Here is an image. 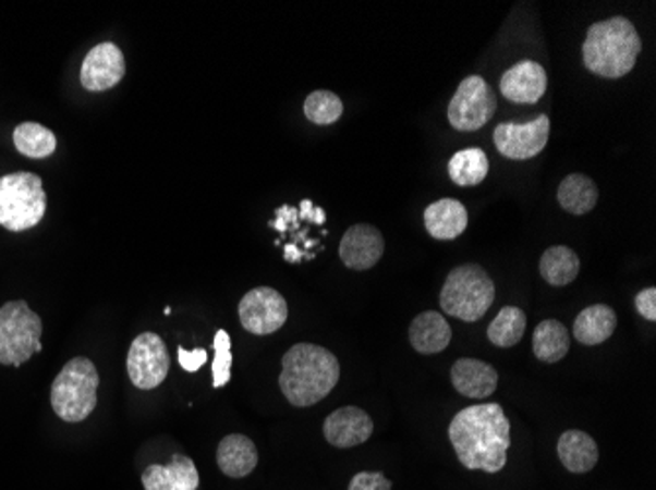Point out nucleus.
<instances>
[{"mask_svg": "<svg viewBox=\"0 0 656 490\" xmlns=\"http://www.w3.org/2000/svg\"><path fill=\"white\" fill-rule=\"evenodd\" d=\"M323 433L330 445L349 450L366 443L372 438L374 421L368 412L356 406H344L328 416L323 426Z\"/></svg>", "mask_w": 656, "mask_h": 490, "instance_id": "nucleus-14", "label": "nucleus"}, {"mask_svg": "<svg viewBox=\"0 0 656 490\" xmlns=\"http://www.w3.org/2000/svg\"><path fill=\"white\" fill-rule=\"evenodd\" d=\"M558 460L570 473H587L594 469L599 460L597 443L590 433L582 430H567L558 440Z\"/></svg>", "mask_w": 656, "mask_h": 490, "instance_id": "nucleus-20", "label": "nucleus"}, {"mask_svg": "<svg viewBox=\"0 0 656 490\" xmlns=\"http://www.w3.org/2000/svg\"><path fill=\"white\" fill-rule=\"evenodd\" d=\"M617 328V316L607 304L587 306L574 320V338L584 345L607 342Z\"/></svg>", "mask_w": 656, "mask_h": 490, "instance_id": "nucleus-21", "label": "nucleus"}, {"mask_svg": "<svg viewBox=\"0 0 656 490\" xmlns=\"http://www.w3.org/2000/svg\"><path fill=\"white\" fill-rule=\"evenodd\" d=\"M527 316L518 306H506L487 328V340L498 347H513L523 340Z\"/></svg>", "mask_w": 656, "mask_h": 490, "instance_id": "nucleus-27", "label": "nucleus"}, {"mask_svg": "<svg viewBox=\"0 0 656 490\" xmlns=\"http://www.w3.org/2000/svg\"><path fill=\"white\" fill-rule=\"evenodd\" d=\"M99 371L87 357H75L63 365L51 384V406L61 420L80 424L97 406Z\"/></svg>", "mask_w": 656, "mask_h": 490, "instance_id": "nucleus-5", "label": "nucleus"}, {"mask_svg": "<svg viewBox=\"0 0 656 490\" xmlns=\"http://www.w3.org/2000/svg\"><path fill=\"white\" fill-rule=\"evenodd\" d=\"M46 191L40 176L19 171L0 176V225L11 232H24L41 222L46 215Z\"/></svg>", "mask_w": 656, "mask_h": 490, "instance_id": "nucleus-6", "label": "nucleus"}, {"mask_svg": "<svg viewBox=\"0 0 656 490\" xmlns=\"http://www.w3.org/2000/svg\"><path fill=\"white\" fill-rule=\"evenodd\" d=\"M41 352V318L24 301L0 306V365L21 367Z\"/></svg>", "mask_w": 656, "mask_h": 490, "instance_id": "nucleus-7", "label": "nucleus"}, {"mask_svg": "<svg viewBox=\"0 0 656 490\" xmlns=\"http://www.w3.org/2000/svg\"><path fill=\"white\" fill-rule=\"evenodd\" d=\"M313 212H315V206H313L311 200H303L301 206H299V218H303V220H305V218L313 220Z\"/></svg>", "mask_w": 656, "mask_h": 490, "instance_id": "nucleus-36", "label": "nucleus"}, {"mask_svg": "<svg viewBox=\"0 0 656 490\" xmlns=\"http://www.w3.org/2000/svg\"><path fill=\"white\" fill-rule=\"evenodd\" d=\"M286 259H288L289 264H293V261H299V259H301V252H299L295 245H288V247H286Z\"/></svg>", "mask_w": 656, "mask_h": 490, "instance_id": "nucleus-37", "label": "nucleus"}, {"mask_svg": "<svg viewBox=\"0 0 656 490\" xmlns=\"http://www.w3.org/2000/svg\"><path fill=\"white\" fill-rule=\"evenodd\" d=\"M489 173L486 151L479 147H467L458 151L448 163V175L458 186H476Z\"/></svg>", "mask_w": 656, "mask_h": 490, "instance_id": "nucleus-25", "label": "nucleus"}, {"mask_svg": "<svg viewBox=\"0 0 656 490\" xmlns=\"http://www.w3.org/2000/svg\"><path fill=\"white\" fill-rule=\"evenodd\" d=\"M126 75L124 56L117 44L102 41L90 49L81 65V85L90 93H102L117 87Z\"/></svg>", "mask_w": 656, "mask_h": 490, "instance_id": "nucleus-12", "label": "nucleus"}, {"mask_svg": "<svg viewBox=\"0 0 656 490\" xmlns=\"http://www.w3.org/2000/svg\"><path fill=\"white\" fill-rule=\"evenodd\" d=\"M386 249L384 235L376 225L356 224L347 230L340 242V259L349 269L368 271L378 265Z\"/></svg>", "mask_w": 656, "mask_h": 490, "instance_id": "nucleus-13", "label": "nucleus"}, {"mask_svg": "<svg viewBox=\"0 0 656 490\" xmlns=\"http://www.w3.org/2000/svg\"><path fill=\"white\" fill-rule=\"evenodd\" d=\"M547 71L537 61H521L501 77V95L518 105H535L547 93Z\"/></svg>", "mask_w": 656, "mask_h": 490, "instance_id": "nucleus-15", "label": "nucleus"}, {"mask_svg": "<svg viewBox=\"0 0 656 490\" xmlns=\"http://www.w3.org/2000/svg\"><path fill=\"white\" fill-rule=\"evenodd\" d=\"M448 438L466 469L499 473L508 465L511 424L498 402H484L458 412Z\"/></svg>", "mask_w": 656, "mask_h": 490, "instance_id": "nucleus-1", "label": "nucleus"}, {"mask_svg": "<svg viewBox=\"0 0 656 490\" xmlns=\"http://www.w3.org/2000/svg\"><path fill=\"white\" fill-rule=\"evenodd\" d=\"M550 136V120L545 114L531 120L527 124H499L494 130V142L501 156L515 161L533 159L547 147Z\"/></svg>", "mask_w": 656, "mask_h": 490, "instance_id": "nucleus-11", "label": "nucleus"}, {"mask_svg": "<svg viewBox=\"0 0 656 490\" xmlns=\"http://www.w3.org/2000/svg\"><path fill=\"white\" fill-rule=\"evenodd\" d=\"M535 357L545 363H558L570 352V335L567 326L558 320H543L533 333Z\"/></svg>", "mask_w": 656, "mask_h": 490, "instance_id": "nucleus-23", "label": "nucleus"}, {"mask_svg": "<svg viewBox=\"0 0 656 490\" xmlns=\"http://www.w3.org/2000/svg\"><path fill=\"white\" fill-rule=\"evenodd\" d=\"M217 463L230 479H244L258 465L256 443L242 433H230L217 448Z\"/></svg>", "mask_w": 656, "mask_h": 490, "instance_id": "nucleus-17", "label": "nucleus"}, {"mask_svg": "<svg viewBox=\"0 0 656 490\" xmlns=\"http://www.w3.org/2000/svg\"><path fill=\"white\" fill-rule=\"evenodd\" d=\"M215 362H212V379H215V389H222L230 381V371H232V343H230L229 332L219 330L215 333Z\"/></svg>", "mask_w": 656, "mask_h": 490, "instance_id": "nucleus-29", "label": "nucleus"}, {"mask_svg": "<svg viewBox=\"0 0 656 490\" xmlns=\"http://www.w3.org/2000/svg\"><path fill=\"white\" fill-rule=\"evenodd\" d=\"M641 49L643 44L633 22L616 16L590 26L582 56L592 73L599 77L619 78L635 68Z\"/></svg>", "mask_w": 656, "mask_h": 490, "instance_id": "nucleus-3", "label": "nucleus"}, {"mask_svg": "<svg viewBox=\"0 0 656 490\" xmlns=\"http://www.w3.org/2000/svg\"><path fill=\"white\" fill-rule=\"evenodd\" d=\"M452 384L466 399H487L498 389L499 375L489 363L462 357L452 365Z\"/></svg>", "mask_w": 656, "mask_h": 490, "instance_id": "nucleus-16", "label": "nucleus"}, {"mask_svg": "<svg viewBox=\"0 0 656 490\" xmlns=\"http://www.w3.org/2000/svg\"><path fill=\"white\" fill-rule=\"evenodd\" d=\"M142 485L146 490H175L168 465H149L142 473Z\"/></svg>", "mask_w": 656, "mask_h": 490, "instance_id": "nucleus-31", "label": "nucleus"}, {"mask_svg": "<svg viewBox=\"0 0 656 490\" xmlns=\"http://www.w3.org/2000/svg\"><path fill=\"white\" fill-rule=\"evenodd\" d=\"M340 379L335 353L315 343H297L281 359L279 389L289 404L307 408L327 399Z\"/></svg>", "mask_w": 656, "mask_h": 490, "instance_id": "nucleus-2", "label": "nucleus"}, {"mask_svg": "<svg viewBox=\"0 0 656 490\" xmlns=\"http://www.w3.org/2000/svg\"><path fill=\"white\" fill-rule=\"evenodd\" d=\"M289 220L293 224H297V208H291V206H281L278 208V220L274 222V228L279 232H286L288 230Z\"/></svg>", "mask_w": 656, "mask_h": 490, "instance_id": "nucleus-35", "label": "nucleus"}, {"mask_svg": "<svg viewBox=\"0 0 656 490\" xmlns=\"http://www.w3.org/2000/svg\"><path fill=\"white\" fill-rule=\"evenodd\" d=\"M597 186L592 179L582 173L568 175L558 186V203L570 215H587L597 205Z\"/></svg>", "mask_w": 656, "mask_h": 490, "instance_id": "nucleus-22", "label": "nucleus"}, {"mask_svg": "<svg viewBox=\"0 0 656 490\" xmlns=\"http://www.w3.org/2000/svg\"><path fill=\"white\" fill-rule=\"evenodd\" d=\"M175 490H197L199 489V470L195 467V463L187 455H173L168 463Z\"/></svg>", "mask_w": 656, "mask_h": 490, "instance_id": "nucleus-30", "label": "nucleus"}, {"mask_svg": "<svg viewBox=\"0 0 656 490\" xmlns=\"http://www.w3.org/2000/svg\"><path fill=\"white\" fill-rule=\"evenodd\" d=\"M313 222H315V224H325V210H323V208H315V212H313Z\"/></svg>", "mask_w": 656, "mask_h": 490, "instance_id": "nucleus-38", "label": "nucleus"}, {"mask_svg": "<svg viewBox=\"0 0 656 490\" xmlns=\"http://www.w3.org/2000/svg\"><path fill=\"white\" fill-rule=\"evenodd\" d=\"M178 357H180L181 367L185 371L195 372L199 371L201 367L207 363V352L205 350H193L187 352L185 347H178Z\"/></svg>", "mask_w": 656, "mask_h": 490, "instance_id": "nucleus-34", "label": "nucleus"}, {"mask_svg": "<svg viewBox=\"0 0 656 490\" xmlns=\"http://www.w3.org/2000/svg\"><path fill=\"white\" fill-rule=\"evenodd\" d=\"M12 139L22 156L32 159H46L58 147V139L53 136V132L38 122H22L21 126L14 130Z\"/></svg>", "mask_w": 656, "mask_h": 490, "instance_id": "nucleus-26", "label": "nucleus"}, {"mask_svg": "<svg viewBox=\"0 0 656 490\" xmlns=\"http://www.w3.org/2000/svg\"><path fill=\"white\" fill-rule=\"evenodd\" d=\"M450 340H452L450 326L435 310L418 314L409 326V342L413 345V350L421 355L445 352L450 345Z\"/></svg>", "mask_w": 656, "mask_h": 490, "instance_id": "nucleus-18", "label": "nucleus"}, {"mask_svg": "<svg viewBox=\"0 0 656 490\" xmlns=\"http://www.w3.org/2000/svg\"><path fill=\"white\" fill-rule=\"evenodd\" d=\"M635 308L636 313L641 314L648 322H655L656 320V289L655 286H648L643 289L641 293L635 296Z\"/></svg>", "mask_w": 656, "mask_h": 490, "instance_id": "nucleus-33", "label": "nucleus"}, {"mask_svg": "<svg viewBox=\"0 0 656 490\" xmlns=\"http://www.w3.org/2000/svg\"><path fill=\"white\" fill-rule=\"evenodd\" d=\"M496 301V284L484 267L460 265L440 289V308L462 322H477Z\"/></svg>", "mask_w": 656, "mask_h": 490, "instance_id": "nucleus-4", "label": "nucleus"}, {"mask_svg": "<svg viewBox=\"0 0 656 490\" xmlns=\"http://www.w3.org/2000/svg\"><path fill=\"white\" fill-rule=\"evenodd\" d=\"M240 323L254 335L278 332L288 322V303L276 289L258 286L242 296L239 304Z\"/></svg>", "mask_w": 656, "mask_h": 490, "instance_id": "nucleus-10", "label": "nucleus"}, {"mask_svg": "<svg viewBox=\"0 0 656 490\" xmlns=\"http://www.w3.org/2000/svg\"><path fill=\"white\" fill-rule=\"evenodd\" d=\"M393 485L384 473L362 470L350 480L349 490H391Z\"/></svg>", "mask_w": 656, "mask_h": 490, "instance_id": "nucleus-32", "label": "nucleus"}, {"mask_svg": "<svg viewBox=\"0 0 656 490\" xmlns=\"http://www.w3.org/2000/svg\"><path fill=\"white\" fill-rule=\"evenodd\" d=\"M170 353L158 333L144 332L130 345L126 369L130 381L142 391H151L170 372Z\"/></svg>", "mask_w": 656, "mask_h": 490, "instance_id": "nucleus-9", "label": "nucleus"}, {"mask_svg": "<svg viewBox=\"0 0 656 490\" xmlns=\"http://www.w3.org/2000/svg\"><path fill=\"white\" fill-rule=\"evenodd\" d=\"M303 110H305V117L313 124L328 126V124L339 122L342 112H344V105H342L339 95H335L330 90H315V93L308 95Z\"/></svg>", "mask_w": 656, "mask_h": 490, "instance_id": "nucleus-28", "label": "nucleus"}, {"mask_svg": "<svg viewBox=\"0 0 656 490\" xmlns=\"http://www.w3.org/2000/svg\"><path fill=\"white\" fill-rule=\"evenodd\" d=\"M498 110V98L479 75L460 83L448 105V122L457 132H476L486 126Z\"/></svg>", "mask_w": 656, "mask_h": 490, "instance_id": "nucleus-8", "label": "nucleus"}, {"mask_svg": "<svg viewBox=\"0 0 656 490\" xmlns=\"http://www.w3.org/2000/svg\"><path fill=\"white\" fill-rule=\"evenodd\" d=\"M538 271L548 284L567 286L580 273V257L567 245L548 247L547 252L540 257Z\"/></svg>", "mask_w": 656, "mask_h": 490, "instance_id": "nucleus-24", "label": "nucleus"}, {"mask_svg": "<svg viewBox=\"0 0 656 490\" xmlns=\"http://www.w3.org/2000/svg\"><path fill=\"white\" fill-rule=\"evenodd\" d=\"M425 228L440 242L457 240L467 228L466 206L454 198H440L425 210Z\"/></svg>", "mask_w": 656, "mask_h": 490, "instance_id": "nucleus-19", "label": "nucleus"}]
</instances>
